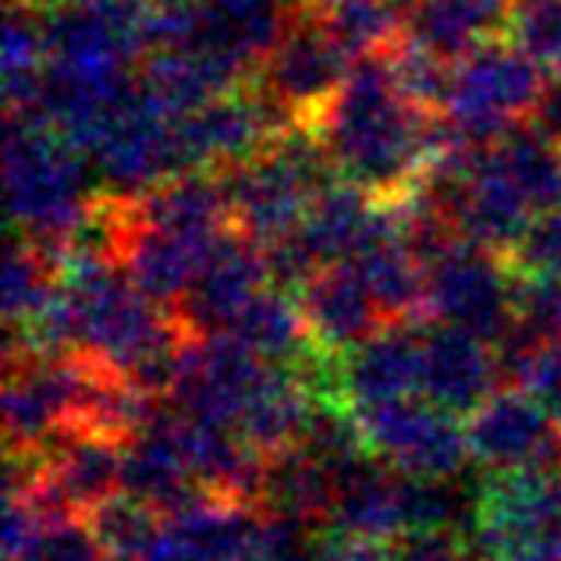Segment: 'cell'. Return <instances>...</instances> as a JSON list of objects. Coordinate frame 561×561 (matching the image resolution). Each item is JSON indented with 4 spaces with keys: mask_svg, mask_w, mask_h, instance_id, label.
Here are the masks:
<instances>
[{
    "mask_svg": "<svg viewBox=\"0 0 561 561\" xmlns=\"http://www.w3.org/2000/svg\"><path fill=\"white\" fill-rule=\"evenodd\" d=\"M263 288H271L263 249L242 231L228 228L196 245V277L174 306V317L182 320L188 337L228 334Z\"/></svg>",
    "mask_w": 561,
    "mask_h": 561,
    "instance_id": "cell-7",
    "label": "cell"
},
{
    "mask_svg": "<svg viewBox=\"0 0 561 561\" xmlns=\"http://www.w3.org/2000/svg\"><path fill=\"white\" fill-rule=\"evenodd\" d=\"M103 561H136V558H103Z\"/></svg>",
    "mask_w": 561,
    "mask_h": 561,
    "instance_id": "cell-41",
    "label": "cell"
},
{
    "mask_svg": "<svg viewBox=\"0 0 561 561\" xmlns=\"http://www.w3.org/2000/svg\"><path fill=\"white\" fill-rule=\"evenodd\" d=\"M515 388L526 391L554 423H561V342H543Z\"/></svg>",
    "mask_w": 561,
    "mask_h": 561,
    "instance_id": "cell-34",
    "label": "cell"
},
{
    "mask_svg": "<svg viewBox=\"0 0 561 561\" xmlns=\"http://www.w3.org/2000/svg\"><path fill=\"white\" fill-rule=\"evenodd\" d=\"M388 551H391V561H469V548L451 529L394 537L388 543Z\"/></svg>",
    "mask_w": 561,
    "mask_h": 561,
    "instance_id": "cell-36",
    "label": "cell"
},
{
    "mask_svg": "<svg viewBox=\"0 0 561 561\" xmlns=\"http://www.w3.org/2000/svg\"><path fill=\"white\" fill-rule=\"evenodd\" d=\"M374 203L377 199L370 192L345 182V179H337L334 185L317 192L313 203H309V214L302 220L299 234L317 253L323 267H328V263L352 260V253H356L363 242L366 225H370Z\"/></svg>",
    "mask_w": 561,
    "mask_h": 561,
    "instance_id": "cell-22",
    "label": "cell"
},
{
    "mask_svg": "<svg viewBox=\"0 0 561 561\" xmlns=\"http://www.w3.org/2000/svg\"><path fill=\"white\" fill-rule=\"evenodd\" d=\"M505 388L494 345L448 323L423 320V394L455 416H469Z\"/></svg>",
    "mask_w": 561,
    "mask_h": 561,
    "instance_id": "cell-11",
    "label": "cell"
},
{
    "mask_svg": "<svg viewBox=\"0 0 561 561\" xmlns=\"http://www.w3.org/2000/svg\"><path fill=\"white\" fill-rule=\"evenodd\" d=\"M348 68L352 57L331 39L317 14L299 11L285 39L260 65L256 82L295 114V122L317 125L334 93L342 90Z\"/></svg>",
    "mask_w": 561,
    "mask_h": 561,
    "instance_id": "cell-8",
    "label": "cell"
},
{
    "mask_svg": "<svg viewBox=\"0 0 561 561\" xmlns=\"http://www.w3.org/2000/svg\"><path fill=\"white\" fill-rule=\"evenodd\" d=\"M455 512H459V505H455V494L448 491V480L405 477V486H402L405 534H437V529H451Z\"/></svg>",
    "mask_w": 561,
    "mask_h": 561,
    "instance_id": "cell-30",
    "label": "cell"
},
{
    "mask_svg": "<svg viewBox=\"0 0 561 561\" xmlns=\"http://www.w3.org/2000/svg\"><path fill=\"white\" fill-rule=\"evenodd\" d=\"M515 320L548 342H561V280L515 277Z\"/></svg>",
    "mask_w": 561,
    "mask_h": 561,
    "instance_id": "cell-31",
    "label": "cell"
},
{
    "mask_svg": "<svg viewBox=\"0 0 561 561\" xmlns=\"http://www.w3.org/2000/svg\"><path fill=\"white\" fill-rule=\"evenodd\" d=\"M82 523L90 526V534L96 537L100 551L107 558L146 561L153 554L160 534H164V515L125 491L100 501L93 512H85Z\"/></svg>",
    "mask_w": 561,
    "mask_h": 561,
    "instance_id": "cell-26",
    "label": "cell"
},
{
    "mask_svg": "<svg viewBox=\"0 0 561 561\" xmlns=\"http://www.w3.org/2000/svg\"><path fill=\"white\" fill-rule=\"evenodd\" d=\"M295 14L291 0H199V33L192 47H210L260 68L285 39Z\"/></svg>",
    "mask_w": 561,
    "mask_h": 561,
    "instance_id": "cell-17",
    "label": "cell"
},
{
    "mask_svg": "<svg viewBox=\"0 0 561 561\" xmlns=\"http://www.w3.org/2000/svg\"><path fill=\"white\" fill-rule=\"evenodd\" d=\"M508 36L543 68L561 71V0H515Z\"/></svg>",
    "mask_w": 561,
    "mask_h": 561,
    "instance_id": "cell-29",
    "label": "cell"
},
{
    "mask_svg": "<svg viewBox=\"0 0 561 561\" xmlns=\"http://www.w3.org/2000/svg\"><path fill=\"white\" fill-rule=\"evenodd\" d=\"M61 285V263L47 253L39 242L25 239L22 231L11 234L8 260H4V317L8 328H22Z\"/></svg>",
    "mask_w": 561,
    "mask_h": 561,
    "instance_id": "cell-25",
    "label": "cell"
},
{
    "mask_svg": "<svg viewBox=\"0 0 561 561\" xmlns=\"http://www.w3.org/2000/svg\"><path fill=\"white\" fill-rule=\"evenodd\" d=\"M494 153L508 179L534 203V210L561 206V150L554 142L519 122L494 142Z\"/></svg>",
    "mask_w": 561,
    "mask_h": 561,
    "instance_id": "cell-24",
    "label": "cell"
},
{
    "mask_svg": "<svg viewBox=\"0 0 561 561\" xmlns=\"http://www.w3.org/2000/svg\"><path fill=\"white\" fill-rule=\"evenodd\" d=\"M548 82L551 68L512 36H497L455 65L451 96L440 114L462 142L494 146L512 125L526 122Z\"/></svg>",
    "mask_w": 561,
    "mask_h": 561,
    "instance_id": "cell-3",
    "label": "cell"
},
{
    "mask_svg": "<svg viewBox=\"0 0 561 561\" xmlns=\"http://www.w3.org/2000/svg\"><path fill=\"white\" fill-rule=\"evenodd\" d=\"M122 267L139 295H146V299L164 309H174L188 291L192 277H196V245L164 231L142 228L136 220V228L128 234Z\"/></svg>",
    "mask_w": 561,
    "mask_h": 561,
    "instance_id": "cell-20",
    "label": "cell"
},
{
    "mask_svg": "<svg viewBox=\"0 0 561 561\" xmlns=\"http://www.w3.org/2000/svg\"><path fill=\"white\" fill-rule=\"evenodd\" d=\"M295 11H309V14H317L323 4H331V0H291Z\"/></svg>",
    "mask_w": 561,
    "mask_h": 561,
    "instance_id": "cell-40",
    "label": "cell"
},
{
    "mask_svg": "<svg viewBox=\"0 0 561 561\" xmlns=\"http://www.w3.org/2000/svg\"><path fill=\"white\" fill-rule=\"evenodd\" d=\"M299 306L313 345L345 356L383 328L377 306L352 263H328L299 291Z\"/></svg>",
    "mask_w": 561,
    "mask_h": 561,
    "instance_id": "cell-13",
    "label": "cell"
},
{
    "mask_svg": "<svg viewBox=\"0 0 561 561\" xmlns=\"http://www.w3.org/2000/svg\"><path fill=\"white\" fill-rule=\"evenodd\" d=\"M352 412H356L370 455L405 477L451 480L472 459L466 423L426 394L388 398V402Z\"/></svg>",
    "mask_w": 561,
    "mask_h": 561,
    "instance_id": "cell-4",
    "label": "cell"
},
{
    "mask_svg": "<svg viewBox=\"0 0 561 561\" xmlns=\"http://www.w3.org/2000/svg\"><path fill=\"white\" fill-rule=\"evenodd\" d=\"M47 519L25 494L4 497V561H28L47 534Z\"/></svg>",
    "mask_w": 561,
    "mask_h": 561,
    "instance_id": "cell-33",
    "label": "cell"
},
{
    "mask_svg": "<svg viewBox=\"0 0 561 561\" xmlns=\"http://www.w3.org/2000/svg\"><path fill=\"white\" fill-rule=\"evenodd\" d=\"M505 561H561V554H551V551H529V554H515V558H505Z\"/></svg>",
    "mask_w": 561,
    "mask_h": 561,
    "instance_id": "cell-39",
    "label": "cell"
},
{
    "mask_svg": "<svg viewBox=\"0 0 561 561\" xmlns=\"http://www.w3.org/2000/svg\"><path fill=\"white\" fill-rule=\"evenodd\" d=\"M217 174L228 192L234 231H242L260 249L299 231L317 196L274 150H263L245 164L220 168Z\"/></svg>",
    "mask_w": 561,
    "mask_h": 561,
    "instance_id": "cell-10",
    "label": "cell"
},
{
    "mask_svg": "<svg viewBox=\"0 0 561 561\" xmlns=\"http://www.w3.org/2000/svg\"><path fill=\"white\" fill-rule=\"evenodd\" d=\"M526 125L561 150V76H554V71H551V82L543 85L537 107L529 111Z\"/></svg>",
    "mask_w": 561,
    "mask_h": 561,
    "instance_id": "cell-38",
    "label": "cell"
},
{
    "mask_svg": "<svg viewBox=\"0 0 561 561\" xmlns=\"http://www.w3.org/2000/svg\"><path fill=\"white\" fill-rule=\"evenodd\" d=\"M534 214V203L523 196V188L497 164L494 146H486L480 168L469 179L466 206L459 214L462 239L491 249L497 256H508L515 242L523 239V231L529 228Z\"/></svg>",
    "mask_w": 561,
    "mask_h": 561,
    "instance_id": "cell-18",
    "label": "cell"
},
{
    "mask_svg": "<svg viewBox=\"0 0 561 561\" xmlns=\"http://www.w3.org/2000/svg\"><path fill=\"white\" fill-rule=\"evenodd\" d=\"M426 320L497 342L515 323V274L505 256L477 242H455L426 271Z\"/></svg>",
    "mask_w": 561,
    "mask_h": 561,
    "instance_id": "cell-5",
    "label": "cell"
},
{
    "mask_svg": "<svg viewBox=\"0 0 561 561\" xmlns=\"http://www.w3.org/2000/svg\"><path fill=\"white\" fill-rule=\"evenodd\" d=\"M554 554H561V534H558V543H554Z\"/></svg>",
    "mask_w": 561,
    "mask_h": 561,
    "instance_id": "cell-42",
    "label": "cell"
},
{
    "mask_svg": "<svg viewBox=\"0 0 561 561\" xmlns=\"http://www.w3.org/2000/svg\"><path fill=\"white\" fill-rule=\"evenodd\" d=\"M231 334L239 337L245 348H253L263 363H274V366H295L313 348L299 295L280 291V288H263L256 299L242 309V317L234 320Z\"/></svg>",
    "mask_w": 561,
    "mask_h": 561,
    "instance_id": "cell-21",
    "label": "cell"
},
{
    "mask_svg": "<svg viewBox=\"0 0 561 561\" xmlns=\"http://www.w3.org/2000/svg\"><path fill=\"white\" fill-rule=\"evenodd\" d=\"M317 561H391V551H388V543H377V540H352V537L320 534Z\"/></svg>",
    "mask_w": 561,
    "mask_h": 561,
    "instance_id": "cell-37",
    "label": "cell"
},
{
    "mask_svg": "<svg viewBox=\"0 0 561 561\" xmlns=\"http://www.w3.org/2000/svg\"><path fill=\"white\" fill-rule=\"evenodd\" d=\"M103 558L107 554L100 551L90 526L82 519H68V523L47 526V534H43L39 548L28 561H103Z\"/></svg>",
    "mask_w": 561,
    "mask_h": 561,
    "instance_id": "cell-35",
    "label": "cell"
},
{
    "mask_svg": "<svg viewBox=\"0 0 561 561\" xmlns=\"http://www.w3.org/2000/svg\"><path fill=\"white\" fill-rule=\"evenodd\" d=\"M561 534V472L505 469L491 472L480 491L472 543L483 561L551 551Z\"/></svg>",
    "mask_w": 561,
    "mask_h": 561,
    "instance_id": "cell-6",
    "label": "cell"
},
{
    "mask_svg": "<svg viewBox=\"0 0 561 561\" xmlns=\"http://www.w3.org/2000/svg\"><path fill=\"white\" fill-rule=\"evenodd\" d=\"M402 486L405 472L380 462L377 455H366L363 462L334 477V505L320 534L391 543L405 534Z\"/></svg>",
    "mask_w": 561,
    "mask_h": 561,
    "instance_id": "cell-14",
    "label": "cell"
},
{
    "mask_svg": "<svg viewBox=\"0 0 561 561\" xmlns=\"http://www.w3.org/2000/svg\"><path fill=\"white\" fill-rule=\"evenodd\" d=\"M317 131L337 174L374 199L405 196L440 150V114L398 93L388 50L352 61Z\"/></svg>",
    "mask_w": 561,
    "mask_h": 561,
    "instance_id": "cell-1",
    "label": "cell"
},
{
    "mask_svg": "<svg viewBox=\"0 0 561 561\" xmlns=\"http://www.w3.org/2000/svg\"><path fill=\"white\" fill-rule=\"evenodd\" d=\"M342 377L348 409L423 394V320L383 323L370 342L345 352Z\"/></svg>",
    "mask_w": 561,
    "mask_h": 561,
    "instance_id": "cell-12",
    "label": "cell"
},
{
    "mask_svg": "<svg viewBox=\"0 0 561 561\" xmlns=\"http://www.w3.org/2000/svg\"><path fill=\"white\" fill-rule=\"evenodd\" d=\"M131 214L142 228L164 231L188 245L210 242L214 234L234 228L231 203L217 171H192L131 196Z\"/></svg>",
    "mask_w": 561,
    "mask_h": 561,
    "instance_id": "cell-15",
    "label": "cell"
},
{
    "mask_svg": "<svg viewBox=\"0 0 561 561\" xmlns=\"http://www.w3.org/2000/svg\"><path fill=\"white\" fill-rule=\"evenodd\" d=\"M263 260H267L271 288L291 291V295H299L309 285V280H313V274L323 267V263L317 260L313 249L306 245V239H302L299 231L263 249Z\"/></svg>",
    "mask_w": 561,
    "mask_h": 561,
    "instance_id": "cell-32",
    "label": "cell"
},
{
    "mask_svg": "<svg viewBox=\"0 0 561 561\" xmlns=\"http://www.w3.org/2000/svg\"><path fill=\"white\" fill-rule=\"evenodd\" d=\"M466 437L472 462L486 472H561V426L519 388H501L472 409L466 416Z\"/></svg>",
    "mask_w": 561,
    "mask_h": 561,
    "instance_id": "cell-9",
    "label": "cell"
},
{
    "mask_svg": "<svg viewBox=\"0 0 561 561\" xmlns=\"http://www.w3.org/2000/svg\"><path fill=\"white\" fill-rule=\"evenodd\" d=\"M388 65H391L398 93H402L412 107L434 111V114L445 111V103L451 96V82H455V61L402 36L388 50Z\"/></svg>",
    "mask_w": 561,
    "mask_h": 561,
    "instance_id": "cell-27",
    "label": "cell"
},
{
    "mask_svg": "<svg viewBox=\"0 0 561 561\" xmlns=\"http://www.w3.org/2000/svg\"><path fill=\"white\" fill-rule=\"evenodd\" d=\"M317 19L352 61L391 50L405 36L402 0H331Z\"/></svg>",
    "mask_w": 561,
    "mask_h": 561,
    "instance_id": "cell-23",
    "label": "cell"
},
{
    "mask_svg": "<svg viewBox=\"0 0 561 561\" xmlns=\"http://www.w3.org/2000/svg\"><path fill=\"white\" fill-rule=\"evenodd\" d=\"M334 505V472L320 466L302 445L267 455L260 486V515H280V519L306 523L309 529L328 526Z\"/></svg>",
    "mask_w": 561,
    "mask_h": 561,
    "instance_id": "cell-19",
    "label": "cell"
},
{
    "mask_svg": "<svg viewBox=\"0 0 561 561\" xmlns=\"http://www.w3.org/2000/svg\"><path fill=\"white\" fill-rule=\"evenodd\" d=\"M90 160L28 111H8L4 182L11 220L25 239L39 242L61 263V245L96 199L100 182Z\"/></svg>",
    "mask_w": 561,
    "mask_h": 561,
    "instance_id": "cell-2",
    "label": "cell"
},
{
    "mask_svg": "<svg viewBox=\"0 0 561 561\" xmlns=\"http://www.w3.org/2000/svg\"><path fill=\"white\" fill-rule=\"evenodd\" d=\"M505 263L523 280H561V206L534 214Z\"/></svg>",
    "mask_w": 561,
    "mask_h": 561,
    "instance_id": "cell-28",
    "label": "cell"
},
{
    "mask_svg": "<svg viewBox=\"0 0 561 561\" xmlns=\"http://www.w3.org/2000/svg\"><path fill=\"white\" fill-rule=\"evenodd\" d=\"M515 0H402L405 39L459 65L486 39L508 36Z\"/></svg>",
    "mask_w": 561,
    "mask_h": 561,
    "instance_id": "cell-16",
    "label": "cell"
}]
</instances>
